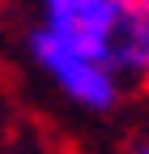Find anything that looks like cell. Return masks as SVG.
<instances>
[{
	"label": "cell",
	"instance_id": "7a4b0ae2",
	"mask_svg": "<svg viewBox=\"0 0 149 154\" xmlns=\"http://www.w3.org/2000/svg\"><path fill=\"white\" fill-rule=\"evenodd\" d=\"M26 51H30L34 69H39V73L64 94L72 107L94 111V116L119 107L124 86H119V77L111 73L102 60H94V56H85V51H77V47L60 43L55 34H47V30H39V26L30 30Z\"/></svg>",
	"mask_w": 149,
	"mask_h": 154
},
{
	"label": "cell",
	"instance_id": "277c9868",
	"mask_svg": "<svg viewBox=\"0 0 149 154\" xmlns=\"http://www.w3.org/2000/svg\"><path fill=\"white\" fill-rule=\"evenodd\" d=\"M132 154H149V137H141V141L132 146Z\"/></svg>",
	"mask_w": 149,
	"mask_h": 154
},
{
	"label": "cell",
	"instance_id": "6da1fadb",
	"mask_svg": "<svg viewBox=\"0 0 149 154\" xmlns=\"http://www.w3.org/2000/svg\"><path fill=\"white\" fill-rule=\"evenodd\" d=\"M39 30L102 60L119 86L149 82V22L128 0H39Z\"/></svg>",
	"mask_w": 149,
	"mask_h": 154
},
{
	"label": "cell",
	"instance_id": "3957f363",
	"mask_svg": "<svg viewBox=\"0 0 149 154\" xmlns=\"http://www.w3.org/2000/svg\"><path fill=\"white\" fill-rule=\"evenodd\" d=\"M128 5H132V9H136V13L145 17V22H149V0H128Z\"/></svg>",
	"mask_w": 149,
	"mask_h": 154
}]
</instances>
